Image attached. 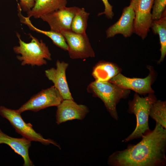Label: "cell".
Listing matches in <instances>:
<instances>
[{
    "label": "cell",
    "mask_w": 166,
    "mask_h": 166,
    "mask_svg": "<svg viewBox=\"0 0 166 166\" xmlns=\"http://www.w3.org/2000/svg\"><path fill=\"white\" fill-rule=\"evenodd\" d=\"M136 144L110 155L107 163L110 166H165L166 164V129L158 123L145 133Z\"/></svg>",
    "instance_id": "cell-1"
},
{
    "label": "cell",
    "mask_w": 166,
    "mask_h": 166,
    "mask_svg": "<svg viewBox=\"0 0 166 166\" xmlns=\"http://www.w3.org/2000/svg\"><path fill=\"white\" fill-rule=\"evenodd\" d=\"M16 35L19 45L14 46L13 49L16 53L20 55H17L16 58L21 62L22 65L41 66L46 64L45 59L52 60L48 47L42 40H39L29 34L31 40L30 42L26 43L22 40L18 33L16 32Z\"/></svg>",
    "instance_id": "cell-2"
},
{
    "label": "cell",
    "mask_w": 166,
    "mask_h": 166,
    "mask_svg": "<svg viewBox=\"0 0 166 166\" xmlns=\"http://www.w3.org/2000/svg\"><path fill=\"white\" fill-rule=\"evenodd\" d=\"M87 89L88 92L102 101L111 116L118 121L117 105L121 99L128 97L130 90L121 88L109 81H96L91 82Z\"/></svg>",
    "instance_id": "cell-3"
},
{
    "label": "cell",
    "mask_w": 166,
    "mask_h": 166,
    "mask_svg": "<svg viewBox=\"0 0 166 166\" xmlns=\"http://www.w3.org/2000/svg\"><path fill=\"white\" fill-rule=\"evenodd\" d=\"M156 100L153 93L149 94L144 97H140L136 93L134 94L133 100L128 102V111L135 115L136 126L133 131L122 142L126 143L141 138L145 133L150 130L148 125L149 111L152 105Z\"/></svg>",
    "instance_id": "cell-4"
},
{
    "label": "cell",
    "mask_w": 166,
    "mask_h": 166,
    "mask_svg": "<svg viewBox=\"0 0 166 166\" xmlns=\"http://www.w3.org/2000/svg\"><path fill=\"white\" fill-rule=\"evenodd\" d=\"M21 114L17 110L0 106V115L9 121L17 132L31 141L38 142L46 145L52 144L61 149L60 145L53 140L44 138L41 134L36 132L31 124L24 121Z\"/></svg>",
    "instance_id": "cell-5"
},
{
    "label": "cell",
    "mask_w": 166,
    "mask_h": 166,
    "mask_svg": "<svg viewBox=\"0 0 166 166\" xmlns=\"http://www.w3.org/2000/svg\"><path fill=\"white\" fill-rule=\"evenodd\" d=\"M154 0H131L135 13L134 33L144 40L148 36L152 22L151 13Z\"/></svg>",
    "instance_id": "cell-6"
},
{
    "label": "cell",
    "mask_w": 166,
    "mask_h": 166,
    "mask_svg": "<svg viewBox=\"0 0 166 166\" xmlns=\"http://www.w3.org/2000/svg\"><path fill=\"white\" fill-rule=\"evenodd\" d=\"M63 100L59 91L53 85L32 96L17 110L20 113L28 110L37 112L49 107H57Z\"/></svg>",
    "instance_id": "cell-7"
},
{
    "label": "cell",
    "mask_w": 166,
    "mask_h": 166,
    "mask_svg": "<svg viewBox=\"0 0 166 166\" xmlns=\"http://www.w3.org/2000/svg\"><path fill=\"white\" fill-rule=\"evenodd\" d=\"M61 33L65 39L68 47V54L71 59H83L95 57L86 34H77L71 30H62Z\"/></svg>",
    "instance_id": "cell-8"
},
{
    "label": "cell",
    "mask_w": 166,
    "mask_h": 166,
    "mask_svg": "<svg viewBox=\"0 0 166 166\" xmlns=\"http://www.w3.org/2000/svg\"><path fill=\"white\" fill-rule=\"evenodd\" d=\"M78 7H62L40 18L49 25L50 30L61 33L64 30H71L73 17Z\"/></svg>",
    "instance_id": "cell-9"
},
{
    "label": "cell",
    "mask_w": 166,
    "mask_h": 166,
    "mask_svg": "<svg viewBox=\"0 0 166 166\" xmlns=\"http://www.w3.org/2000/svg\"><path fill=\"white\" fill-rule=\"evenodd\" d=\"M150 73L148 76L144 78L127 77L120 73L109 81L124 89L132 90L140 94L152 93L154 91L151 85L154 79V74L151 68H149Z\"/></svg>",
    "instance_id": "cell-10"
},
{
    "label": "cell",
    "mask_w": 166,
    "mask_h": 166,
    "mask_svg": "<svg viewBox=\"0 0 166 166\" xmlns=\"http://www.w3.org/2000/svg\"><path fill=\"white\" fill-rule=\"evenodd\" d=\"M57 107L56 119L57 124L73 120H82L89 112L86 105L78 104L72 99L63 100Z\"/></svg>",
    "instance_id": "cell-11"
},
{
    "label": "cell",
    "mask_w": 166,
    "mask_h": 166,
    "mask_svg": "<svg viewBox=\"0 0 166 166\" xmlns=\"http://www.w3.org/2000/svg\"><path fill=\"white\" fill-rule=\"evenodd\" d=\"M56 65V68H52L45 71V76L53 83V85L59 91L63 100H73L66 78V71L69 64L57 60Z\"/></svg>",
    "instance_id": "cell-12"
},
{
    "label": "cell",
    "mask_w": 166,
    "mask_h": 166,
    "mask_svg": "<svg viewBox=\"0 0 166 166\" xmlns=\"http://www.w3.org/2000/svg\"><path fill=\"white\" fill-rule=\"evenodd\" d=\"M134 11L129 5L123 9L121 15L116 23L106 31L107 38L113 37L117 34H121L125 38L131 36L134 33Z\"/></svg>",
    "instance_id": "cell-13"
},
{
    "label": "cell",
    "mask_w": 166,
    "mask_h": 166,
    "mask_svg": "<svg viewBox=\"0 0 166 166\" xmlns=\"http://www.w3.org/2000/svg\"><path fill=\"white\" fill-rule=\"evenodd\" d=\"M31 141L24 137L16 138L10 136L3 132L0 129V144H4L8 145L15 153L20 155L24 160L23 166H34L29 153Z\"/></svg>",
    "instance_id": "cell-14"
},
{
    "label": "cell",
    "mask_w": 166,
    "mask_h": 166,
    "mask_svg": "<svg viewBox=\"0 0 166 166\" xmlns=\"http://www.w3.org/2000/svg\"><path fill=\"white\" fill-rule=\"evenodd\" d=\"M34 4L27 17L39 18L42 16L66 6L67 0H34Z\"/></svg>",
    "instance_id": "cell-15"
},
{
    "label": "cell",
    "mask_w": 166,
    "mask_h": 166,
    "mask_svg": "<svg viewBox=\"0 0 166 166\" xmlns=\"http://www.w3.org/2000/svg\"><path fill=\"white\" fill-rule=\"evenodd\" d=\"M120 69L115 64L111 62H101L94 67L92 73L95 81H109L120 73Z\"/></svg>",
    "instance_id": "cell-16"
},
{
    "label": "cell",
    "mask_w": 166,
    "mask_h": 166,
    "mask_svg": "<svg viewBox=\"0 0 166 166\" xmlns=\"http://www.w3.org/2000/svg\"><path fill=\"white\" fill-rule=\"evenodd\" d=\"M164 12L161 17L159 19L153 20L151 28L155 34L159 36L160 45L161 56L158 63L163 61L166 55V13Z\"/></svg>",
    "instance_id": "cell-17"
},
{
    "label": "cell",
    "mask_w": 166,
    "mask_h": 166,
    "mask_svg": "<svg viewBox=\"0 0 166 166\" xmlns=\"http://www.w3.org/2000/svg\"><path fill=\"white\" fill-rule=\"evenodd\" d=\"M31 30L43 34L49 38L53 43L57 46L65 51H68V47L65 39L61 34L52 30L45 31L38 29L32 23L30 19H26L24 22Z\"/></svg>",
    "instance_id": "cell-18"
},
{
    "label": "cell",
    "mask_w": 166,
    "mask_h": 166,
    "mask_svg": "<svg viewBox=\"0 0 166 166\" xmlns=\"http://www.w3.org/2000/svg\"><path fill=\"white\" fill-rule=\"evenodd\" d=\"M89 14L84 8L78 7L73 19L71 26V31L77 34H86Z\"/></svg>",
    "instance_id": "cell-19"
},
{
    "label": "cell",
    "mask_w": 166,
    "mask_h": 166,
    "mask_svg": "<svg viewBox=\"0 0 166 166\" xmlns=\"http://www.w3.org/2000/svg\"><path fill=\"white\" fill-rule=\"evenodd\" d=\"M149 116L164 128L166 129V102L157 100L152 105Z\"/></svg>",
    "instance_id": "cell-20"
},
{
    "label": "cell",
    "mask_w": 166,
    "mask_h": 166,
    "mask_svg": "<svg viewBox=\"0 0 166 166\" xmlns=\"http://www.w3.org/2000/svg\"><path fill=\"white\" fill-rule=\"evenodd\" d=\"M166 0H154L151 13L152 20L160 19L166 10Z\"/></svg>",
    "instance_id": "cell-21"
},
{
    "label": "cell",
    "mask_w": 166,
    "mask_h": 166,
    "mask_svg": "<svg viewBox=\"0 0 166 166\" xmlns=\"http://www.w3.org/2000/svg\"><path fill=\"white\" fill-rule=\"evenodd\" d=\"M105 6L104 11L98 14V16L105 14V17L108 19H112L114 15L113 11V6L110 4L108 0H101Z\"/></svg>",
    "instance_id": "cell-22"
},
{
    "label": "cell",
    "mask_w": 166,
    "mask_h": 166,
    "mask_svg": "<svg viewBox=\"0 0 166 166\" xmlns=\"http://www.w3.org/2000/svg\"><path fill=\"white\" fill-rule=\"evenodd\" d=\"M18 0V4L22 10L27 13L31 10L34 4V0Z\"/></svg>",
    "instance_id": "cell-23"
}]
</instances>
